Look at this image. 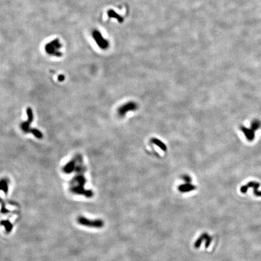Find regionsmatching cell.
<instances>
[{"mask_svg":"<svg viewBox=\"0 0 261 261\" xmlns=\"http://www.w3.org/2000/svg\"><path fill=\"white\" fill-rule=\"evenodd\" d=\"M0 189H4V191H7V183L4 181H2L1 183H0Z\"/></svg>","mask_w":261,"mask_h":261,"instance_id":"cell-6","label":"cell"},{"mask_svg":"<svg viewBox=\"0 0 261 261\" xmlns=\"http://www.w3.org/2000/svg\"><path fill=\"white\" fill-rule=\"evenodd\" d=\"M74 168V162H70L68 164H67L65 168V170L67 172H71Z\"/></svg>","mask_w":261,"mask_h":261,"instance_id":"cell-5","label":"cell"},{"mask_svg":"<svg viewBox=\"0 0 261 261\" xmlns=\"http://www.w3.org/2000/svg\"><path fill=\"white\" fill-rule=\"evenodd\" d=\"M92 36L95 41V42L96 43L97 45L100 47V49L102 50H105L108 47L109 43L107 40H106L100 33V32L98 30H95L92 33Z\"/></svg>","mask_w":261,"mask_h":261,"instance_id":"cell-2","label":"cell"},{"mask_svg":"<svg viewBox=\"0 0 261 261\" xmlns=\"http://www.w3.org/2000/svg\"><path fill=\"white\" fill-rule=\"evenodd\" d=\"M78 222L81 224L85 225V226H89L96 228H100L103 225V222L101 220H89L88 219L85 218L84 217H80L78 219Z\"/></svg>","mask_w":261,"mask_h":261,"instance_id":"cell-3","label":"cell"},{"mask_svg":"<svg viewBox=\"0 0 261 261\" xmlns=\"http://www.w3.org/2000/svg\"><path fill=\"white\" fill-rule=\"evenodd\" d=\"M58 79L59 80H60V81H62L64 79V76H62V75H61V76H59V78H58Z\"/></svg>","mask_w":261,"mask_h":261,"instance_id":"cell-7","label":"cell"},{"mask_svg":"<svg viewBox=\"0 0 261 261\" xmlns=\"http://www.w3.org/2000/svg\"><path fill=\"white\" fill-rule=\"evenodd\" d=\"M195 187L192 185H182L180 187H179V189H180V191L181 192H189V191H192V190L194 189Z\"/></svg>","mask_w":261,"mask_h":261,"instance_id":"cell-4","label":"cell"},{"mask_svg":"<svg viewBox=\"0 0 261 261\" xmlns=\"http://www.w3.org/2000/svg\"><path fill=\"white\" fill-rule=\"evenodd\" d=\"M61 47L62 44L60 41L58 39H55L51 41L50 42L45 45V51L49 55L56 57H61L62 55V52L60 51Z\"/></svg>","mask_w":261,"mask_h":261,"instance_id":"cell-1","label":"cell"}]
</instances>
